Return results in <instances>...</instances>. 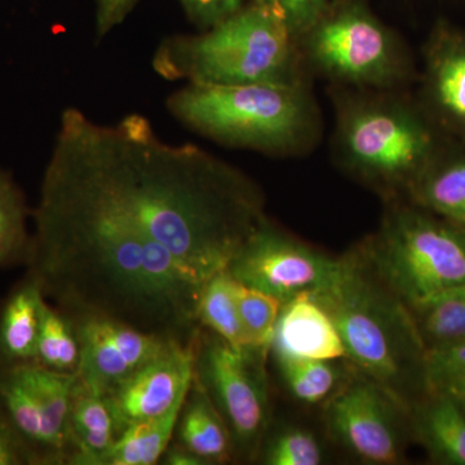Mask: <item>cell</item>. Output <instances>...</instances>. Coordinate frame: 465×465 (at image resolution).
<instances>
[{"instance_id":"12","label":"cell","mask_w":465,"mask_h":465,"mask_svg":"<svg viewBox=\"0 0 465 465\" xmlns=\"http://www.w3.org/2000/svg\"><path fill=\"white\" fill-rule=\"evenodd\" d=\"M81 342L79 381L106 394L115 385L161 356L173 339L140 331L99 314H70Z\"/></svg>"},{"instance_id":"3","label":"cell","mask_w":465,"mask_h":465,"mask_svg":"<svg viewBox=\"0 0 465 465\" xmlns=\"http://www.w3.org/2000/svg\"><path fill=\"white\" fill-rule=\"evenodd\" d=\"M335 112L332 157L342 173L384 200H407L445 152L439 125L407 90L330 85Z\"/></svg>"},{"instance_id":"9","label":"cell","mask_w":465,"mask_h":465,"mask_svg":"<svg viewBox=\"0 0 465 465\" xmlns=\"http://www.w3.org/2000/svg\"><path fill=\"white\" fill-rule=\"evenodd\" d=\"M201 336L195 375L224 418L234 452L255 458L269 424V351L232 347L213 332Z\"/></svg>"},{"instance_id":"5","label":"cell","mask_w":465,"mask_h":465,"mask_svg":"<svg viewBox=\"0 0 465 465\" xmlns=\"http://www.w3.org/2000/svg\"><path fill=\"white\" fill-rule=\"evenodd\" d=\"M166 106L173 118L213 142L272 157L308 154L322 137V113L311 81L186 84Z\"/></svg>"},{"instance_id":"20","label":"cell","mask_w":465,"mask_h":465,"mask_svg":"<svg viewBox=\"0 0 465 465\" xmlns=\"http://www.w3.org/2000/svg\"><path fill=\"white\" fill-rule=\"evenodd\" d=\"M18 367L32 388L45 418L50 464L64 463L69 457L67 428L76 374L54 371L35 363Z\"/></svg>"},{"instance_id":"16","label":"cell","mask_w":465,"mask_h":465,"mask_svg":"<svg viewBox=\"0 0 465 465\" xmlns=\"http://www.w3.org/2000/svg\"><path fill=\"white\" fill-rule=\"evenodd\" d=\"M410 430L436 463L465 465V401L425 394L410 410Z\"/></svg>"},{"instance_id":"13","label":"cell","mask_w":465,"mask_h":465,"mask_svg":"<svg viewBox=\"0 0 465 465\" xmlns=\"http://www.w3.org/2000/svg\"><path fill=\"white\" fill-rule=\"evenodd\" d=\"M197 342L198 338L173 341L164 353L105 394L118 434L127 425L158 418L183 405L195 378Z\"/></svg>"},{"instance_id":"36","label":"cell","mask_w":465,"mask_h":465,"mask_svg":"<svg viewBox=\"0 0 465 465\" xmlns=\"http://www.w3.org/2000/svg\"><path fill=\"white\" fill-rule=\"evenodd\" d=\"M163 463L168 465H207L206 461L193 454L179 443L168 446L163 455Z\"/></svg>"},{"instance_id":"26","label":"cell","mask_w":465,"mask_h":465,"mask_svg":"<svg viewBox=\"0 0 465 465\" xmlns=\"http://www.w3.org/2000/svg\"><path fill=\"white\" fill-rule=\"evenodd\" d=\"M273 353L287 390L292 397L307 405L326 402L348 374H342L335 361L295 357L282 351Z\"/></svg>"},{"instance_id":"19","label":"cell","mask_w":465,"mask_h":465,"mask_svg":"<svg viewBox=\"0 0 465 465\" xmlns=\"http://www.w3.org/2000/svg\"><path fill=\"white\" fill-rule=\"evenodd\" d=\"M177 443L207 464L232 458L234 448L224 418L195 375L176 424Z\"/></svg>"},{"instance_id":"24","label":"cell","mask_w":465,"mask_h":465,"mask_svg":"<svg viewBox=\"0 0 465 465\" xmlns=\"http://www.w3.org/2000/svg\"><path fill=\"white\" fill-rule=\"evenodd\" d=\"M425 348L465 341V284L410 307Z\"/></svg>"},{"instance_id":"6","label":"cell","mask_w":465,"mask_h":465,"mask_svg":"<svg viewBox=\"0 0 465 465\" xmlns=\"http://www.w3.org/2000/svg\"><path fill=\"white\" fill-rule=\"evenodd\" d=\"M153 69L186 84H299L311 76L286 23L252 0L200 34L164 39Z\"/></svg>"},{"instance_id":"1","label":"cell","mask_w":465,"mask_h":465,"mask_svg":"<svg viewBox=\"0 0 465 465\" xmlns=\"http://www.w3.org/2000/svg\"><path fill=\"white\" fill-rule=\"evenodd\" d=\"M48 164L166 247L202 283L228 271L268 219L258 183L200 146L162 142L140 114L103 125L66 109Z\"/></svg>"},{"instance_id":"23","label":"cell","mask_w":465,"mask_h":465,"mask_svg":"<svg viewBox=\"0 0 465 465\" xmlns=\"http://www.w3.org/2000/svg\"><path fill=\"white\" fill-rule=\"evenodd\" d=\"M183 405L173 411L127 425L116 437L103 465H152L163 458L176 430Z\"/></svg>"},{"instance_id":"11","label":"cell","mask_w":465,"mask_h":465,"mask_svg":"<svg viewBox=\"0 0 465 465\" xmlns=\"http://www.w3.org/2000/svg\"><path fill=\"white\" fill-rule=\"evenodd\" d=\"M342 258H332L265 220L251 235L228 272L241 283L283 302L323 290L335 280Z\"/></svg>"},{"instance_id":"34","label":"cell","mask_w":465,"mask_h":465,"mask_svg":"<svg viewBox=\"0 0 465 465\" xmlns=\"http://www.w3.org/2000/svg\"><path fill=\"white\" fill-rule=\"evenodd\" d=\"M23 464H35V460L0 410V465Z\"/></svg>"},{"instance_id":"25","label":"cell","mask_w":465,"mask_h":465,"mask_svg":"<svg viewBox=\"0 0 465 465\" xmlns=\"http://www.w3.org/2000/svg\"><path fill=\"white\" fill-rule=\"evenodd\" d=\"M195 317L200 326L232 347L249 348L235 302L234 278L228 271L213 275L202 284Z\"/></svg>"},{"instance_id":"15","label":"cell","mask_w":465,"mask_h":465,"mask_svg":"<svg viewBox=\"0 0 465 465\" xmlns=\"http://www.w3.org/2000/svg\"><path fill=\"white\" fill-rule=\"evenodd\" d=\"M271 351L313 360H345L335 322L311 293L283 302Z\"/></svg>"},{"instance_id":"7","label":"cell","mask_w":465,"mask_h":465,"mask_svg":"<svg viewBox=\"0 0 465 465\" xmlns=\"http://www.w3.org/2000/svg\"><path fill=\"white\" fill-rule=\"evenodd\" d=\"M357 251L409 308L465 284V231L407 200L385 202L378 231Z\"/></svg>"},{"instance_id":"18","label":"cell","mask_w":465,"mask_h":465,"mask_svg":"<svg viewBox=\"0 0 465 465\" xmlns=\"http://www.w3.org/2000/svg\"><path fill=\"white\" fill-rule=\"evenodd\" d=\"M45 304L41 284L27 273L0 309V367L34 363Z\"/></svg>"},{"instance_id":"2","label":"cell","mask_w":465,"mask_h":465,"mask_svg":"<svg viewBox=\"0 0 465 465\" xmlns=\"http://www.w3.org/2000/svg\"><path fill=\"white\" fill-rule=\"evenodd\" d=\"M29 274L70 314L113 318L193 341L202 283L166 247L82 183L47 166L34 213Z\"/></svg>"},{"instance_id":"35","label":"cell","mask_w":465,"mask_h":465,"mask_svg":"<svg viewBox=\"0 0 465 465\" xmlns=\"http://www.w3.org/2000/svg\"><path fill=\"white\" fill-rule=\"evenodd\" d=\"M139 0H94L96 3V34L104 38L121 25Z\"/></svg>"},{"instance_id":"4","label":"cell","mask_w":465,"mask_h":465,"mask_svg":"<svg viewBox=\"0 0 465 465\" xmlns=\"http://www.w3.org/2000/svg\"><path fill=\"white\" fill-rule=\"evenodd\" d=\"M313 293L341 333L349 365L381 384L407 411L427 394L425 348L411 312L365 264L357 249Z\"/></svg>"},{"instance_id":"14","label":"cell","mask_w":465,"mask_h":465,"mask_svg":"<svg viewBox=\"0 0 465 465\" xmlns=\"http://www.w3.org/2000/svg\"><path fill=\"white\" fill-rule=\"evenodd\" d=\"M420 104L440 130L465 143V30L443 23L430 34Z\"/></svg>"},{"instance_id":"29","label":"cell","mask_w":465,"mask_h":465,"mask_svg":"<svg viewBox=\"0 0 465 465\" xmlns=\"http://www.w3.org/2000/svg\"><path fill=\"white\" fill-rule=\"evenodd\" d=\"M234 296L247 347L271 351L275 327L283 307L282 300L241 283L235 278Z\"/></svg>"},{"instance_id":"33","label":"cell","mask_w":465,"mask_h":465,"mask_svg":"<svg viewBox=\"0 0 465 465\" xmlns=\"http://www.w3.org/2000/svg\"><path fill=\"white\" fill-rule=\"evenodd\" d=\"M183 12L198 29L223 23L247 5L246 0H179Z\"/></svg>"},{"instance_id":"27","label":"cell","mask_w":465,"mask_h":465,"mask_svg":"<svg viewBox=\"0 0 465 465\" xmlns=\"http://www.w3.org/2000/svg\"><path fill=\"white\" fill-rule=\"evenodd\" d=\"M35 365L54 371L76 374L81 363V342L69 314L45 304L36 342Z\"/></svg>"},{"instance_id":"32","label":"cell","mask_w":465,"mask_h":465,"mask_svg":"<svg viewBox=\"0 0 465 465\" xmlns=\"http://www.w3.org/2000/svg\"><path fill=\"white\" fill-rule=\"evenodd\" d=\"M282 18L296 41L320 20L331 0H252Z\"/></svg>"},{"instance_id":"17","label":"cell","mask_w":465,"mask_h":465,"mask_svg":"<svg viewBox=\"0 0 465 465\" xmlns=\"http://www.w3.org/2000/svg\"><path fill=\"white\" fill-rule=\"evenodd\" d=\"M116 437L115 418L105 394L87 387L76 376L67 428V460L78 465H103Z\"/></svg>"},{"instance_id":"10","label":"cell","mask_w":465,"mask_h":465,"mask_svg":"<svg viewBox=\"0 0 465 465\" xmlns=\"http://www.w3.org/2000/svg\"><path fill=\"white\" fill-rule=\"evenodd\" d=\"M351 367L324 405L327 430L363 463H399L411 433L409 411L381 384Z\"/></svg>"},{"instance_id":"8","label":"cell","mask_w":465,"mask_h":465,"mask_svg":"<svg viewBox=\"0 0 465 465\" xmlns=\"http://www.w3.org/2000/svg\"><path fill=\"white\" fill-rule=\"evenodd\" d=\"M298 45L308 74L329 85L403 91L416 76L405 43L363 0H331Z\"/></svg>"},{"instance_id":"21","label":"cell","mask_w":465,"mask_h":465,"mask_svg":"<svg viewBox=\"0 0 465 465\" xmlns=\"http://www.w3.org/2000/svg\"><path fill=\"white\" fill-rule=\"evenodd\" d=\"M407 201L465 231V154L443 152Z\"/></svg>"},{"instance_id":"28","label":"cell","mask_w":465,"mask_h":465,"mask_svg":"<svg viewBox=\"0 0 465 465\" xmlns=\"http://www.w3.org/2000/svg\"><path fill=\"white\" fill-rule=\"evenodd\" d=\"M26 217L23 193L11 176L0 170V268L26 264L32 244Z\"/></svg>"},{"instance_id":"30","label":"cell","mask_w":465,"mask_h":465,"mask_svg":"<svg viewBox=\"0 0 465 465\" xmlns=\"http://www.w3.org/2000/svg\"><path fill=\"white\" fill-rule=\"evenodd\" d=\"M427 393L465 401V341L428 348L424 358Z\"/></svg>"},{"instance_id":"22","label":"cell","mask_w":465,"mask_h":465,"mask_svg":"<svg viewBox=\"0 0 465 465\" xmlns=\"http://www.w3.org/2000/svg\"><path fill=\"white\" fill-rule=\"evenodd\" d=\"M0 410L35 464H50L45 418L20 367H0Z\"/></svg>"},{"instance_id":"31","label":"cell","mask_w":465,"mask_h":465,"mask_svg":"<svg viewBox=\"0 0 465 465\" xmlns=\"http://www.w3.org/2000/svg\"><path fill=\"white\" fill-rule=\"evenodd\" d=\"M323 461V450L317 437L302 428H287L275 434L264 450L269 465H318Z\"/></svg>"}]
</instances>
